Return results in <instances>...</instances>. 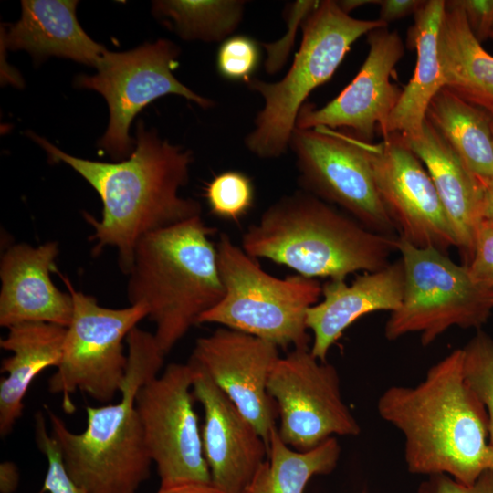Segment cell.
Instances as JSON below:
<instances>
[{"mask_svg":"<svg viewBox=\"0 0 493 493\" xmlns=\"http://www.w3.org/2000/svg\"><path fill=\"white\" fill-rule=\"evenodd\" d=\"M52 162H63L80 174L102 202L100 220L84 213L93 227L92 255L115 247L121 270L129 275L134 249L145 235L201 215L200 204L180 196L189 179L192 152L161 140L142 122L132 152L117 163L90 161L68 154L46 139L31 134Z\"/></svg>","mask_w":493,"mask_h":493,"instance_id":"6da1fadb","label":"cell"},{"mask_svg":"<svg viewBox=\"0 0 493 493\" xmlns=\"http://www.w3.org/2000/svg\"><path fill=\"white\" fill-rule=\"evenodd\" d=\"M463 362V350L453 351L416 386L387 388L377 410L403 434L409 472L471 485L493 470V448L487 411L466 381Z\"/></svg>","mask_w":493,"mask_h":493,"instance_id":"7a4b0ae2","label":"cell"},{"mask_svg":"<svg viewBox=\"0 0 493 493\" xmlns=\"http://www.w3.org/2000/svg\"><path fill=\"white\" fill-rule=\"evenodd\" d=\"M128 363L114 404L87 406L83 432L70 431L48 406L50 434L70 478L88 493H137L151 476L152 458L135 407L140 388L159 375L165 353L153 333L138 327L126 338Z\"/></svg>","mask_w":493,"mask_h":493,"instance_id":"3957f363","label":"cell"},{"mask_svg":"<svg viewBox=\"0 0 493 493\" xmlns=\"http://www.w3.org/2000/svg\"><path fill=\"white\" fill-rule=\"evenodd\" d=\"M397 237L373 232L306 192L286 194L244 233L242 249L309 278L344 279L389 264Z\"/></svg>","mask_w":493,"mask_h":493,"instance_id":"277c9868","label":"cell"},{"mask_svg":"<svg viewBox=\"0 0 493 493\" xmlns=\"http://www.w3.org/2000/svg\"><path fill=\"white\" fill-rule=\"evenodd\" d=\"M214 232L198 215L149 233L135 246L127 299L147 308L165 354L224 295Z\"/></svg>","mask_w":493,"mask_h":493,"instance_id":"5b68a950","label":"cell"},{"mask_svg":"<svg viewBox=\"0 0 493 493\" xmlns=\"http://www.w3.org/2000/svg\"><path fill=\"white\" fill-rule=\"evenodd\" d=\"M381 19H357L337 1H320L302 24V39L291 67L282 79L267 82L251 78L248 89L264 106L246 136V149L260 159H275L289 149L296 121L309 95L334 74L351 45L371 31L386 27Z\"/></svg>","mask_w":493,"mask_h":493,"instance_id":"8992f818","label":"cell"},{"mask_svg":"<svg viewBox=\"0 0 493 493\" xmlns=\"http://www.w3.org/2000/svg\"><path fill=\"white\" fill-rule=\"evenodd\" d=\"M216 250L224 295L198 324H218L278 348H309L307 312L322 295L320 283L299 274L279 278L267 273L225 233Z\"/></svg>","mask_w":493,"mask_h":493,"instance_id":"52a82bcc","label":"cell"},{"mask_svg":"<svg viewBox=\"0 0 493 493\" xmlns=\"http://www.w3.org/2000/svg\"><path fill=\"white\" fill-rule=\"evenodd\" d=\"M396 250L404 267V294L386 321V339L415 332L427 346L453 326L479 329L488 320L493 288L476 283L466 266L435 248L416 247L399 237Z\"/></svg>","mask_w":493,"mask_h":493,"instance_id":"ba28073f","label":"cell"},{"mask_svg":"<svg viewBox=\"0 0 493 493\" xmlns=\"http://www.w3.org/2000/svg\"><path fill=\"white\" fill-rule=\"evenodd\" d=\"M58 275L73 299V315L48 389L61 394L64 411L71 414L75 410L71 395L76 391L101 404H109L120 393L128 363L123 341L148 310L140 304L102 307L95 297L76 290L68 278Z\"/></svg>","mask_w":493,"mask_h":493,"instance_id":"9c48e42d","label":"cell"},{"mask_svg":"<svg viewBox=\"0 0 493 493\" xmlns=\"http://www.w3.org/2000/svg\"><path fill=\"white\" fill-rule=\"evenodd\" d=\"M179 53V47L168 39L145 43L126 52L107 51L97 74L77 77L78 87L98 91L109 105L110 121L99 146L114 160H124L132 152L130 125L154 100L176 94L204 109L214 106L213 100L196 94L173 74Z\"/></svg>","mask_w":493,"mask_h":493,"instance_id":"30bf717a","label":"cell"},{"mask_svg":"<svg viewBox=\"0 0 493 493\" xmlns=\"http://www.w3.org/2000/svg\"><path fill=\"white\" fill-rule=\"evenodd\" d=\"M289 148L304 191L373 232L397 233L378 194L365 141L350 131L295 128Z\"/></svg>","mask_w":493,"mask_h":493,"instance_id":"8fae6325","label":"cell"},{"mask_svg":"<svg viewBox=\"0 0 493 493\" xmlns=\"http://www.w3.org/2000/svg\"><path fill=\"white\" fill-rule=\"evenodd\" d=\"M194 377L190 362L170 363L136 394V411L162 488L212 484L193 403Z\"/></svg>","mask_w":493,"mask_h":493,"instance_id":"7c38bea8","label":"cell"},{"mask_svg":"<svg viewBox=\"0 0 493 493\" xmlns=\"http://www.w3.org/2000/svg\"><path fill=\"white\" fill-rule=\"evenodd\" d=\"M267 388L279 416V436L293 449L309 450L328 438L361 431L342 399L336 368L317 359L310 348L279 357Z\"/></svg>","mask_w":493,"mask_h":493,"instance_id":"4fadbf2b","label":"cell"},{"mask_svg":"<svg viewBox=\"0 0 493 493\" xmlns=\"http://www.w3.org/2000/svg\"><path fill=\"white\" fill-rule=\"evenodd\" d=\"M374 182L399 238L446 253L456 239L435 184L399 133L379 144L365 142Z\"/></svg>","mask_w":493,"mask_h":493,"instance_id":"5bb4252c","label":"cell"},{"mask_svg":"<svg viewBox=\"0 0 493 493\" xmlns=\"http://www.w3.org/2000/svg\"><path fill=\"white\" fill-rule=\"evenodd\" d=\"M279 357L275 344L220 327L197 339L189 361L210 377L268 446L278 411L267 387Z\"/></svg>","mask_w":493,"mask_h":493,"instance_id":"9a60e30c","label":"cell"},{"mask_svg":"<svg viewBox=\"0 0 493 493\" xmlns=\"http://www.w3.org/2000/svg\"><path fill=\"white\" fill-rule=\"evenodd\" d=\"M367 42V57L351 82L321 108L304 104L296 128H343L365 142L381 131L402 94L390 78L404 47L397 31L387 26L368 33Z\"/></svg>","mask_w":493,"mask_h":493,"instance_id":"2e32d148","label":"cell"},{"mask_svg":"<svg viewBox=\"0 0 493 493\" xmlns=\"http://www.w3.org/2000/svg\"><path fill=\"white\" fill-rule=\"evenodd\" d=\"M193 365L192 391L204 410L202 443L212 485L223 493H246L267 457L268 446L210 377Z\"/></svg>","mask_w":493,"mask_h":493,"instance_id":"e0dca14e","label":"cell"},{"mask_svg":"<svg viewBox=\"0 0 493 493\" xmlns=\"http://www.w3.org/2000/svg\"><path fill=\"white\" fill-rule=\"evenodd\" d=\"M58 245L48 241L33 246H11L0 262V326L47 322L68 327L73 315L70 293L58 288L50 273L57 271Z\"/></svg>","mask_w":493,"mask_h":493,"instance_id":"ac0fdd59","label":"cell"},{"mask_svg":"<svg viewBox=\"0 0 493 493\" xmlns=\"http://www.w3.org/2000/svg\"><path fill=\"white\" fill-rule=\"evenodd\" d=\"M404 284L402 259L377 271L364 272L350 285L344 279H329L322 285V300L307 312V327L312 332L311 353L320 361H327L330 347L362 316L398 309L404 299Z\"/></svg>","mask_w":493,"mask_h":493,"instance_id":"d6986e66","label":"cell"},{"mask_svg":"<svg viewBox=\"0 0 493 493\" xmlns=\"http://www.w3.org/2000/svg\"><path fill=\"white\" fill-rule=\"evenodd\" d=\"M402 137L427 170L452 226L464 266H468L476 229L482 219L479 179L426 119L418 134Z\"/></svg>","mask_w":493,"mask_h":493,"instance_id":"ffe728a7","label":"cell"},{"mask_svg":"<svg viewBox=\"0 0 493 493\" xmlns=\"http://www.w3.org/2000/svg\"><path fill=\"white\" fill-rule=\"evenodd\" d=\"M78 1L23 0L20 19L5 31L4 47L23 49L35 58L62 57L98 68L108 51L82 29Z\"/></svg>","mask_w":493,"mask_h":493,"instance_id":"44dd1931","label":"cell"},{"mask_svg":"<svg viewBox=\"0 0 493 493\" xmlns=\"http://www.w3.org/2000/svg\"><path fill=\"white\" fill-rule=\"evenodd\" d=\"M8 329L0 340L2 349L11 351L1 363L0 435H9L24 409V398L34 379L49 367H58L63 351L67 327L47 322H23Z\"/></svg>","mask_w":493,"mask_h":493,"instance_id":"7402d4cb","label":"cell"},{"mask_svg":"<svg viewBox=\"0 0 493 493\" xmlns=\"http://www.w3.org/2000/svg\"><path fill=\"white\" fill-rule=\"evenodd\" d=\"M445 5L444 0H428L414 15L409 35L417 50L415 68L380 131L383 138L393 133L407 137L418 134L431 100L445 87L438 52Z\"/></svg>","mask_w":493,"mask_h":493,"instance_id":"603a6c76","label":"cell"},{"mask_svg":"<svg viewBox=\"0 0 493 493\" xmlns=\"http://www.w3.org/2000/svg\"><path fill=\"white\" fill-rule=\"evenodd\" d=\"M438 52L445 87L493 118V56L472 34L457 0L446 1Z\"/></svg>","mask_w":493,"mask_h":493,"instance_id":"cb8c5ba5","label":"cell"},{"mask_svg":"<svg viewBox=\"0 0 493 493\" xmlns=\"http://www.w3.org/2000/svg\"><path fill=\"white\" fill-rule=\"evenodd\" d=\"M425 119L473 174L493 179L492 117L489 114L444 87L431 100Z\"/></svg>","mask_w":493,"mask_h":493,"instance_id":"d4e9b609","label":"cell"},{"mask_svg":"<svg viewBox=\"0 0 493 493\" xmlns=\"http://www.w3.org/2000/svg\"><path fill=\"white\" fill-rule=\"evenodd\" d=\"M341 455L336 437L314 448L299 451L285 444L275 427L268 439L266 461L256 473L248 493H304L309 479L334 470Z\"/></svg>","mask_w":493,"mask_h":493,"instance_id":"484cf974","label":"cell"},{"mask_svg":"<svg viewBox=\"0 0 493 493\" xmlns=\"http://www.w3.org/2000/svg\"><path fill=\"white\" fill-rule=\"evenodd\" d=\"M245 5L240 0H170L154 2L153 11L184 39L223 42L239 26Z\"/></svg>","mask_w":493,"mask_h":493,"instance_id":"4316f807","label":"cell"},{"mask_svg":"<svg viewBox=\"0 0 493 493\" xmlns=\"http://www.w3.org/2000/svg\"><path fill=\"white\" fill-rule=\"evenodd\" d=\"M205 197L215 215L237 222L253 206V182L240 171H225L209 182L205 188Z\"/></svg>","mask_w":493,"mask_h":493,"instance_id":"83f0119b","label":"cell"},{"mask_svg":"<svg viewBox=\"0 0 493 493\" xmlns=\"http://www.w3.org/2000/svg\"><path fill=\"white\" fill-rule=\"evenodd\" d=\"M462 350L466 381L487 411L493 437V340L478 330Z\"/></svg>","mask_w":493,"mask_h":493,"instance_id":"f1b7e54d","label":"cell"},{"mask_svg":"<svg viewBox=\"0 0 493 493\" xmlns=\"http://www.w3.org/2000/svg\"><path fill=\"white\" fill-rule=\"evenodd\" d=\"M260 59L259 44L255 39L243 35L231 36L217 50L216 68L226 79L246 82L258 68Z\"/></svg>","mask_w":493,"mask_h":493,"instance_id":"f546056e","label":"cell"},{"mask_svg":"<svg viewBox=\"0 0 493 493\" xmlns=\"http://www.w3.org/2000/svg\"><path fill=\"white\" fill-rule=\"evenodd\" d=\"M35 436L40 452L46 456L47 469L39 493H88L68 476L59 447L47 430L41 412L35 416Z\"/></svg>","mask_w":493,"mask_h":493,"instance_id":"4dcf8cb0","label":"cell"},{"mask_svg":"<svg viewBox=\"0 0 493 493\" xmlns=\"http://www.w3.org/2000/svg\"><path fill=\"white\" fill-rule=\"evenodd\" d=\"M319 4L320 1H296L288 6L286 15L288 31L284 37L275 43L262 44L267 54L265 61L267 72L277 73L284 66L292 48L298 26H302Z\"/></svg>","mask_w":493,"mask_h":493,"instance_id":"1f68e13d","label":"cell"},{"mask_svg":"<svg viewBox=\"0 0 493 493\" xmlns=\"http://www.w3.org/2000/svg\"><path fill=\"white\" fill-rule=\"evenodd\" d=\"M467 267L476 283L493 288V221L481 219L478 223L473 257Z\"/></svg>","mask_w":493,"mask_h":493,"instance_id":"d6a6232c","label":"cell"},{"mask_svg":"<svg viewBox=\"0 0 493 493\" xmlns=\"http://www.w3.org/2000/svg\"><path fill=\"white\" fill-rule=\"evenodd\" d=\"M419 493H493V470L483 472L471 485L456 482L446 475H432L420 485Z\"/></svg>","mask_w":493,"mask_h":493,"instance_id":"836d02e7","label":"cell"},{"mask_svg":"<svg viewBox=\"0 0 493 493\" xmlns=\"http://www.w3.org/2000/svg\"><path fill=\"white\" fill-rule=\"evenodd\" d=\"M468 26L478 42L490 37L493 29V0H457Z\"/></svg>","mask_w":493,"mask_h":493,"instance_id":"e575fe53","label":"cell"},{"mask_svg":"<svg viewBox=\"0 0 493 493\" xmlns=\"http://www.w3.org/2000/svg\"><path fill=\"white\" fill-rule=\"evenodd\" d=\"M422 0H379L380 16L387 26L389 23L415 14L425 4Z\"/></svg>","mask_w":493,"mask_h":493,"instance_id":"d590c367","label":"cell"},{"mask_svg":"<svg viewBox=\"0 0 493 493\" xmlns=\"http://www.w3.org/2000/svg\"><path fill=\"white\" fill-rule=\"evenodd\" d=\"M19 484V472L15 463L4 461L0 465V492L14 493Z\"/></svg>","mask_w":493,"mask_h":493,"instance_id":"8d00e7d4","label":"cell"},{"mask_svg":"<svg viewBox=\"0 0 493 493\" xmlns=\"http://www.w3.org/2000/svg\"><path fill=\"white\" fill-rule=\"evenodd\" d=\"M156 493H223L212 484L186 483L171 487H160Z\"/></svg>","mask_w":493,"mask_h":493,"instance_id":"74e56055","label":"cell"},{"mask_svg":"<svg viewBox=\"0 0 493 493\" xmlns=\"http://www.w3.org/2000/svg\"><path fill=\"white\" fill-rule=\"evenodd\" d=\"M478 179L482 188V219L493 221V179Z\"/></svg>","mask_w":493,"mask_h":493,"instance_id":"f35d334b","label":"cell"},{"mask_svg":"<svg viewBox=\"0 0 493 493\" xmlns=\"http://www.w3.org/2000/svg\"><path fill=\"white\" fill-rule=\"evenodd\" d=\"M378 0H341L337 1V4L343 12L350 15V12L362 5L368 4H378Z\"/></svg>","mask_w":493,"mask_h":493,"instance_id":"ab89813d","label":"cell"},{"mask_svg":"<svg viewBox=\"0 0 493 493\" xmlns=\"http://www.w3.org/2000/svg\"><path fill=\"white\" fill-rule=\"evenodd\" d=\"M491 131H492V133H493V118H492V121H491Z\"/></svg>","mask_w":493,"mask_h":493,"instance_id":"60d3db41","label":"cell"},{"mask_svg":"<svg viewBox=\"0 0 493 493\" xmlns=\"http://www.w3.org/2000/svg\"><path fill=\"white\" fill-rule=\"evenodd\" d=\"M489 37L493 39V29H492V31H491V33H490V37Z\"/></svg>","mask_w":493,"mask_h":493,"instance_id":"b9f144b4","label":"cell"},{"mask_svg":"<svg viewBox=\"0 0 493 493\" xmlns=\"http://www.w3.org/2000/svg\"><path fill=\"white\" fill-rule=\"evenodd\" d=\"M246 493H248L247 491Z\"/></svg>","mask_w":493,"mask_h":493,"instance_id":"7bdbcfd3","label":"cell"}]
</instances>
